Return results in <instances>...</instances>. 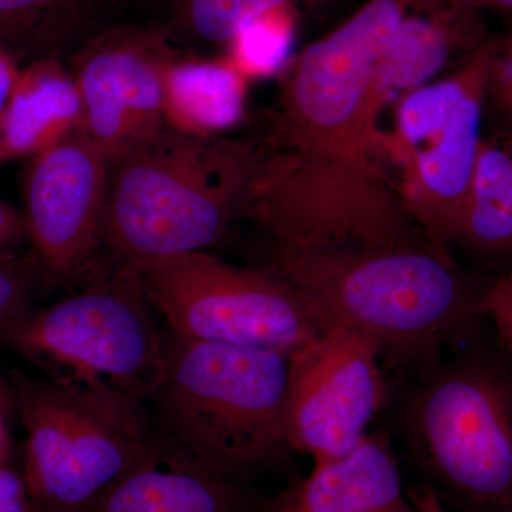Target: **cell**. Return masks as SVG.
<instances>
[{"instance_id": "1", "label": "cell", "mask_w": 512, "mask_h": 512, "mask_svg": "<svg viewBox=\"0 0 512 512\" xmlns=\"http://www.w3.org/2000/svg\"><path fill=\"white\" fill-rule=\"evenodd\" d=\"M413 2L367 0L279 76L242 212L271 244L431 247L400 200L372 92L377 60Z\"/></svg>"}, {"instance_id": "2", "label": "cell", "mask_w": 512, "mask_h": 512, "mask_svg": "<svg viewBox=\"0 0 512 512\" xmlns=\"http://www.w3.org/2000/svg\"><path fill=\"white\" fill-rule=\"evenodd\" d=\"M266 269L291 286L320 328L375 340L390 380L410 375L485 325L487 279L431 247L269 245Z\"/></svg>"}, {"instance_id": "3", "label": "cell", "mask_w": 512, "mask_h": 512, "mask_svg": "<svg viewBox=\"0 0 512 512\" xmlns=\"http://www.w3.org/2000/svg\"><path fill=\"white\" fill-rule=\"evenodd\" d=\"M387 433L447 512H512V355L487 325L390 380Z\"/></svg>"}, {"instance_id": "4", "label": "cell", "mask_w": 512, "mask_h": 512, "mask_svg": "<svg viewBox=\"0 0 512 512\" xmlns=\"http://www.w3.org/2000/svg\"><path fill=\"white\" fill-rule=\"evenodd\" d=\"M256 165L255 138L192 136L167 124L111 160L104 245L113 261L207 251L241 220Z\"/></svg>"}, {"instance_id": "5", "label": "cell", "mask_w": 512, "mask_h": 512, "mask_svg": "<svg viewBox=\"0 0 512 512\" xmlns=\"http://www.w3.org/2000/svg\"><path fill=\"white\" fill-rule=\"evenodd\" d=\"M288 376L282 353L167 332L163 382L150 402L165 439L181 453L215 476L242 481L293 453Z\"/></svg>"}, {"instance_id": "6", "label": "cell", "mask_w": 512, "mask_h": 512, "mask_svg": "<svg viewBox=\"0 0 512 512\" xmlns=\"http://www.w3.org/2000/svg\"><path fill=\"white\" fill-rule=\"evenodd\" d=\"M154 312L136 266L113 261L72 295L13 320L0 345L52 382L146 404L167 365V332Z\"/></svg>"}, {"instance_id": "7", "label": "cell", "mask_w": 512, "mask_h": 512, "mask_svg": "<svg viewBox=\"0 0 512 512\" xmlns=\"http://www.w3.org/2000/svg\"><path fill=\"white\" fill-rule=\"evenodd\" d=\"M25 429L23 478L39 512H89L158 437L143 403L13 370Z\"/></svg>"}, {"instance_id": "8", "label": "cell", "mask_w": 512, "mask_h": 512, "mask_svg": "<svg viewBox=\"0 0 512 512\" xmlns=\"http://www.w3.org/2000/svg\"><path fill=\"white\" fill-rule=\"evenodd\" d=\"M493 39L440 79L404 94L384 128L394 183L431 248L451 254L484 133Z\"/></svg>"}, {"instance_id": "9", "label": "cell", "mask_w": 512, "mask_h": 512, "mask_svg": "<svg viewBox=\"0 0 512 512\" xmlns=\"http://www.w3.org/2000/svg\"><path fill=\"white\" fill-rule=\"evenodd\" d=\"M136 268L148 301L177 338L291 356L322 333L298 293L265 266L197 251Z\"/></svg>"}, {"instance_id": "10", "label": "cell", "mask_w": 512, "mask_h": 512, "mask_svg": "<svg viewBox=\"0 0 512 512\" xmlns=\"http://www.w3.org/2000/svg\"><path fill=\"white\" fill-rule=\"evenodd\" d=\"M390 379L375 340L333 326L289 356L286 426L293 453L316 464L355 450L386 412Z\"/></svg>"}, {"instance_id": "11", "label": "cell", "mask_w": 512, "mask_h": 512, "mask_svg": "<svg viewBox=\"0 0 512 512\" xmlns=\"http://www.w3.org/2000/svg\"><path fill=\"white\" fill-rule=\"evenodd\" d=\"M109 165L83 127L28 158L22 211L30 251L53 286L83 284L100 268Z\"/></svg>"}, {"instance_id": "12", "label": "cell", "mask_w": 512, "mask_h": 512, "mask_svg": "<svg viewBox=\"0 0 512 512\" xmlns=\"http://www.w3.org/2000/svg\"><path fill=\"white\" fill-rule=\"evenodd\" d=\"M180 50L161 28L111 25L67 59L83 104V128L109 161L165 126L163 74Z\"/></svg>"}, {"instance_id": "13", "label": "cell", "mask_w": 512, "mask_h": 512, "mask_svg": "<svg viewBox=\"0 0 512 512\" xmlns=\"http://www.w3.org/2000/svg\"><path fill=\"white\" fill-rule=\"evenodd\" d=\"M493 35L484 16L441 0H414L375 67L372 92L383 114L404 94L466 62Z\"/></svg>"}, {"instance_id": "14", "label": "cell", "mask_w": 512, "mask_h": 512, "mask_svg": "<svg viewBox=\"0 0 512 512\" xmlns=\"http://www.w3.org/2000/svg\"><path fill=\"white\" fill-rule=\"evenodd\" d=\"M266 512H417L386 429L372 430L349 454L266 503Z\"/></svg>"}, {"instance_id": "15", "label": "cell", "mask_w": 512, "mask_h": 512, "mask_svg": "<svg viewBox=\"0 0 512 512\" xmlns=\"http://www.w3.org/2000/svg\"><path fill=\"white\" fill-rule=\"evenodd\" d=\"M89 512H266V503L241 481L215 476L158 437Z\"/></svg>"}, {"instance_id": "16", "label": "cell", "mask_w": 512, "mask_h": 512, "mask_svg": "<svg viewBox=\"0 0 512 512\" xmlns=\"http://www.w3.org/2000/svg\"><path fill=\"white\" fill-rule=\"evenodd\" d=\"M451 254L487 281L512 269V133L508 131L484 124Z\"/></svg>"}, {"instance_id": "17", "label": "cell", "mask_w": 512, "mask_h": 512, "mask_svg": "<svg viewBox=\"0 0 512 512\" xmlns=\"http://www.w3.org/2000/svg\"><path fill=\"white\" fill-rule=\"evenodd\" d=\"M82 127V97L67 63L26 64L0 117L2 163L33 157Z\"/></svg>"}, {"instance_id": "18", "label": "cell", "mask_w": 512, "mask_h": 512, "mask_svg": "<svg viewBox=\"0 0 512 512\" xmlns=\"http://www.w3.org/2000/svg\"><path fill=\"white\" fill-rule=\"evenodd\" d=\"M248 83L224 57L178 52L163 74L165 124L192 136H225L247 113Z\"/></svg>"}, {"instance_id": "19", "label": "cell", "mask_w": 512, "mask_h": 512, "mask_svg": "<svg viewBox=\"0 0 512 512\" xmlns=\"http://www.w3.org/2000/svg\"><path fill=\"white\" fill-rule=\"evenodd\" d=\"M111 0H0V47L20 66L69 59L94 35L109 28Z\"/></svg>"}, {"instance_id": "20", "label": "cell", "mask_w": 512, "mask_h": 512, "mask_svg": "<svg viewBox=\"0 0 512 512\" xmlns=\"http://www.w3.org/2000/svg\"><path fill=\"white\" fill-rule=\"evenodd\" d=\"M170 9V20L163 26L173 42L227 47L238 30L249 20L269 10L320 8L325 0H163Z\"/></svg>"}, {"instance_id": "21", "label": "cell", "mask_w": 512, "mask_h": 512, "mask_svg": "<svg viewBox=\"0 0 512 512\" xmlns=\"http://www.w3.org/2000/svg\"><path fill=\"white\" fill-rule=\"evenodd\" d=\"M301 10H269L249 20L225 47L224 59L248 82L279 77L295 53Z\"/></svg>"}, {"instance_id": "22", "label": "cell", "mask_w": 512, "mask_h": 512, "mask_svg": "<svg viewBox=\"0 0 512 512\" xmlns=\"http://www.w3.org/2000/svg\"><path fill=\"white\" fill-rule=\"evenodd\" d=\"M50 288L52 281L32 251L0 256V330L35 308Z\"/></svg>"}, {"instance_id": "23", "label": "cell", "mask_w": 512, "mask_h": 512, "mask_svg": "<svg viewBox=\"0 0 512 512\" xmlns=\"http://www.w3.org/2000/svg\"><path fill=\"white\" fill-rule=\"evenodd\" d=\"M484 124L512 133V35L495 37L491 46Z\"/></svg>"}, {"instance_id": "24", "label": "cell", "mask_w": 512, "mask_h": 512, "mask_svg": "<svg viewBox=\"0 0 512 512\" xmlns=\"http://www.w3.org/2000/svg\"><path fill=\"white\" fill-rule=\"evenodd\" d=\"M483 315L495 342L512 355V269L485 286Z\"/></svg>"}, {"instance_id": "25", "label": "cell", "mask_w": 512, "mask_h": 512, "mask_svg": "<svg viewBox=\"0 0 512 512\" xmlns=\"http://www.w3.org/2000/svg\"><path fill=\"white\" fill-rule=\"evenodd\" d=\"M25 245L29 238L23 211L0 198V256L18 254Z\"/></svg>"}, {"instance_id": "26", "label": "cell", "mask_w": 512, "mask_h": 512, "mask_svg": "<svg viewBox=\"0 0 512 512\" xmlns=\"http://www.w3.org/2000/svg\"><path fill=\"white\" fill-rule=\"evenodd\" d=\"M0 512H39L30 500L23 474L5 466L0 458Z\"/></svg>"}, {"instance_id": "27", "label": "cell", "mask_w": 512, "mask_h": 512, "mask_svg": "<svg viewBox=\"0 0 512 512\" xmlns=\"http://www.w3.org/2000/svg\"><path fill=\"white\" fill-rule=\"evenodd\" d=\"M20 72H22V66L18 60L0 47V117L8 106Z\"/></svg>"}, {"instance_id": "28", "label": "cell", "mask_w": 512, "mask_h": 512, "mask_svg": "<svg viewBox=\"0 0 512 512\" xmlns=\"http://www.w3.org/2000/svg\"><path fill=\"white\" fill-rule=\"evenodd\" d=\"M453 8L484 16L485 12H512V0H441Z\"/></svg>"}, {"instance_id": "29", "label": "cell", "mask_w": 512, "mask_h": 512, "mask_svg": "<svg viewBox=\"0 0 512 512\" xmlns=\"http://www.w3.org/2000/svg\"><path fill=\"white\" fill-rule=\"evenodd\" d=\"M407 490H409L410 500L417 512H447L429 491L419 485H410Z\"/></svg>"}, {"instance_id": "30", "label": "cell", "mask_w": 512, "mask_h": 512, "mask_svg": "<svg viewBox=\"0 0 512 512\" xmlns=\"http://www.w3.org/2000/svg\"><path fill=\"white\" fill-rule=\"evenodd\" d=\"M3 441H5V434H3L2 420H0V458H2Z\"/></svg>"}, {"instance_id": "31", "label": "cell", "mask_w": 512, "mask_h": 512, "mask_svg": "<svg viewBox=\"0 0 512 512\" xmlns=\"http://www.w3.org/2000/svg\"><path fill=\"white\" fill-rule=\"evenodd\" d=\"M111 2H113L114 5H117V3L128 2V0H111ZM158 2H163V0H158Z\"/></svg>"}, {"instance_id": "32", "label": "cell", "mask_w": 512, "mask_h": 512, "mask_svg": "<svg viewBox=\"0 0 512 512\" xmlns=\"http://www.w3.org/2000/svg\"><path fill=\"white\" fill-rule=\"evenodd\" d=\"M0 164H2V157H0Z\"/></svg>"}]
</instances>
